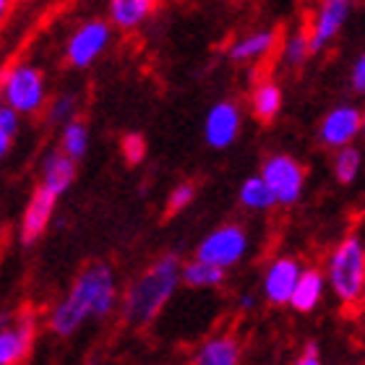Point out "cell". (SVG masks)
I'll use <instances>...</instances> for the list:
<instances>
[{"label": "cell", "instance_id": "obj_30", "mask_svg": "<svg viewBox=\"0 0 365 365\" xmlns=\"http://www.w3.org/2000/svg\"><path fill=\"white\" fill-rule=\"evenodd\" d=\"M295 365H324V360H321V352H319V344L305 342L303 352H300V358L295 360Z\"/></svg>", "mask_w": 365, "mask_h": 365}, {"label": "cell", "instance_id": "obj_11", "mask_svg": "<svg viewBox=\"0 0 365 365\" xmlns=\"http://www.w3.org/2000/svg\"><path fill=\"white\" fill-rule=\"evenodd\" d=\"M303 274V264L292 256H277L264 272L261 279V295L269 305H289L297 279Z\"/></svg>", "mask_w": 365, "mask_h": 365}, {"label": "cell", "instance_id": "obj_10", "mask_svg": "<svg viewBox=\"0 0 365 365\" xmlns=\"http://www.w3.org/2000/svg\"><path fill=\"white\" fill-rule=\"evenodd\" d=\"M363 133V110L355 105H336L331 107L319 125V141L327 149H342L350 146Z\"/></svg>", "mask_w": 365, "mask_h": 365}, {"label": "cell", "instance_id": "obj_22", "mask_svg": "<svg viewBox=\"0 0 365 365\" xmlns=\"http://www.w3.org/2000/svg\"><path fill=\"white\" fill-rule=\"evenodd\" d=\"M282 63L287 66V68H303L305 63H308V58L313 55V47H311V37H308V31L297 29L292 31V34H287V37L282 39Z\"/></svg>", "mask_w": 365, "mask_h": 365}, {"label": "cell", "instance_id": "obj_28", "mask_svg": "<svg viewBox=\"0 0 365 365\" xmlns=\"http://www.w3.org/2000/svg\"><path fill=\"white\" fill-rule=\"evenodd\" d=\"M19 118H21V113H16L8 102H3V99H0V130H6V133L16 136V133H19V125H21V120H19Z\"/></svg>", "mask_w": 365, "mask_h": 365}, {"label": "cell", "instance_id": "obj_7", "mask_svg": "<svg viewBox=\"0 0 365 365\" xmlns=\"http://www.w3.org/2000/svg\"><path fill=\"white\" fill-rule=\"evenodd\" d=\"M110 39H113V24L105 19H89L78 24L66 42V61L78 71L89 68L110 47Z\"/></svg>", "mask_w": 365, "mask_h": 365}, {"label": "cell", "instance_id": "obj_29", "mask_svg": "<svg viewBox=\"0 0 365 365\" xmlns=\"http://www.w3.org/2000/svg\"><path fill=\"white\" fill-rule=\"evenodd\" d=\"M350 89L360 97H365V53H360L355 58L350 68Z\"/></svg>", "mask_w": 365, "mask_h": 365}, {"label": "cell", "instance_id": "obj_2", "mask_svg": "<svg viewBox=\"0 0 365 365\" xmlns=\"http://www.w3.org/2000/svg\"><path fill=\"white\" fill-rule=\"evenodd\" d=\"M182 261L178 253H165L130 282L123 295V319L133 327H146L173 300L182 284Z\"/></svg>", "mask_w": 365, "mask_h": 365}, {"label": "cell", "instance_id": "obj_25", "mask_svg": "<svg viewBox=\"0 0 365 365\" xmlns=\"http://www.w3.org/2000/svg\"><path fill=\"white\" fill-rule=\"evenodd\" d=\"M76 113H78L76 94L63 91V94H58V97L47 105V123H53V125H66V123L76 120Z\"/></svg>", "mask_w": 365, "mask_h": 365}, {"label": "cell", "instance_id": "obj_27", "mask_svg": "<svg viewBox=\"0 0 365 365\" xmlns=\"http://www.w3.org/2000/svg\"><path fill=\"white\" fill-rule=\"evenodd\" d=\"M120 152L128 165H138L146 157V138L141 133H125L120 138Z\"/></svg>", "mask_w": 365, "mask_h": 365}, {"label": "cell", "instance_id": "obj_8", "mask_svg": "<svg viewBox=\"0 0 365 365\" xmlns=\"http://www.w3.org/2000/svg\"><path fill=\"white\" fill-rule=\"evenodd\" d=\"M352 8H355V0H321L311 19V26H308L313 55L327 50L342 34V29L350 21Z\"/></svg>", "mask_w": 365, "mask_h": 365}, {"label": "cell", "instance_id": "obj_15", "mask_svg": "<svg viewBox=\"0 0 365 365\" xmlns=\"http://www.w3.org/2000/svg\"><path fill=\"white\" fill-rule=\"evenodd\" d=\"M157 6L160 0H107V21L115 29L133 31L152 19Z\"/></svg>", "mask_w": 365, "mask_h": 365}, {"label": "cell", "instance_id": "obj_3", "mask_svg": "<svg viewBox=\"0 0 365 365\" xmlns=\"http://www.w3.org/2000/svg\"><path fill=\"white\" fill-rule=\"evenodd\" d=\"M327 284L342 305H358L365 297V243L360 235H344L327 256Z\"/></svg>", "mask_w": 365, "mask_h": 365}, {"label": "cell", "instance_id": "obj_21", "mask_svg": "<svg viewBox=\"0 0 365 365\" xmlns=\"http://www.w3.org/2000/svg\"><path fill=\"white\" fill-rule=\"evenodd\" d=\"M237 201L248 209V212H267L272 206H277V198H274L272 188L267 185V180L261 175H248L240 188H237Z\"/></svg>", "mask_w": 365, "mask_h": 365}, {"label": "cell", "instance_id": "obj_26", "mask_svg": "<svg viewBox=\"0 0 365 365\" xmlns=\"http://www.w3.org/2000/svg\"><path fill=\"white\" fill-rule=\"evenodd\" d=\"M196 198V185L193 182H180L175 188L170 190L168 196V214H180L185 212Z\"/></svg>", "mask_w": 365, "mask_h": 365}, {"label": "cell", "instance_id": "obj_35", "mask_svg": "<svg viewBox=\"0 0 365 365\" xmlns=\"http://www.w3.org/2000/svg\"><path fill=\"white\" fill-rule=\"evenodd\" d=\"M363 138H365V110H363Z\"/></svg>", "mask_w": 365, "mask_h": 365}, {"label": "cell", "instance_id": "obj_12", "mask_svg": "<svg viewBox=\"0 0 365 365\" xmlns=\"http://www.w3.org/2000/svg\"><path fill=\"white\" fill-rule=\"evenodd\" d=\"M37 319L31 311H21L19 319L0 329V365H19L31 350Z\"/></svg>", "mask_w": 365, "mask_h": 365}, {"label": "cell", "instance_id": "obj_4", "mask_svg": "<svg viewBox=\"0 0 365 365\" xmlns=\"http://www.w3.org/2000/svg\"><path fill=\"white\" fill-rule=\"evenodd\" d=\"M0 99L8 102L16 113L37 115L47 107V81L37 66L19 63L8 68L0 78Z\"/></svg>", "mask_w": 365, "mask_h": 365}, {"label": "cell", "instance_id": "obj_14", "mask_svg": "<svg viewBox=\"0 0 365 365\" xmlns=\"http://www.w3.org/2000/svg\"><path fill=\"white\" fill-rule=\"evenodd\" d=\"M279 47V34L274 29H256L237 37L227 47V58L232 63H261Z\"/></svg>", "mask_w": 365, "mask_h": 365}, {"label": "cell", "instance_id": "obj_18", "mask_svg": "<svg viewBox=\"0 0 365 365\" xmlns=\"http://www.w3.org/2000/svg\"><path fill=\"white\" fill-rule=\"evenodd\" d=\"M282 105H284V91L274 78H261L259 84H253L248 107L259 123H272L282 113Z\"/></svg>", "mask_w": 365, "mask_h": 365}, {"label": "cell", "instance_id": "obj_6", "mask_svg": "<svg viewBox=\"0 0 365 365\" xmlns=\"http://www.w3.org/2000/svg\"><path fill=\"white\" fill-rule=\"evenodd\" d=\"M267 185L272 188L274 198L279 206H292L300 201L305 190V168L292 154H269L259 173Z\"/></svg>", "mask_w": 365, "mask_h": 365}, {"label": "cell", "instance_id": "obj_23", "mask_svg": "<svg viewBox=\"0 0 365 365\" xmlns=\"http://www.w3.org/2000/svg\"><path fill=\"white\" fill-rule=\"evenodd\" d=\"M331 170H334L336 182H342V185H352V182L358 180L360 170H363V152H360L355 144L336 149L334 162H331Z\"/></svg>", "mask_w": 365, "mask_h": 365}, {"label": "cell", "instance_id": "obj_5", "mask_svg": "<svg viewBox=\"0 0 365 365\" xmlns=\"http://www.w3.org/2000/svg\"><path fill=\"white\" fill-rule=\"evenodd\" d=\"M248 248H251L248 230L237 222H227V225L214 227L209 235H204V240L196 248V259L209 261L214 267L232 269L245 259Z\"/></svg>", "mask_w": 365, "mask_h": 365}, {"label": "cell", "instance_id": "obj_32", "mask_svg": "<svg viewBox=\"0 0 365 365\" xmlns=\"http://www.w3.org/2000/svg\"><path fill=\"white\" fill-rule=\"evenodd\" d=\"M237 305H240L243 311H251L253 305H256V295H253V292H243V295H240V300H237Z\"/></svg>", "mask_w": 365, "mask_h": 365}, {"label": "cell", "instance_id": "obj_24", "mask_svg": "<svg viewBox=\"0 0 365 365\" xmlns=\"http://www.w3.org/2000/svg\"><path fill=\"white\" fill-rule=\"evenodd\" d=\"M61 152H66L71 160H84L89 152V128L84 120H71L61 125Z\"/></svg>", "mask_w": 365, "mask_h": 365}, {"label": "cell", "instance_id": "obj_33", "mask_svg": "<svg viewBox=\"0 0 365 365\" xmlns=\"http://www.w3.org/2000/svg\"><path fill=\"white\" fill-rule=\"evenodd\" d=\"M8 6H11V0H0V21L6 19V14H8Z\"/></svg>", "mask_w": 365, "mask_h": 365}, {"label": "cell", "instance_id": "obj_16", "mask_svg": "<svg viewBox=\"0 0 365 365\" xmlns=\"http://www.w3.org/2000/svg\"><path fill=\"white\" fill-rule=\"evenodd\" d=\"M243 347L235 334L209 336L193 355V365H240Z\"/></svg>", "mask_w": 365, "mask_h": 365}, {"label": "cell", "instance_id": "obj_9", "mask_svg": "<svg viewBox=\"0 0 365 365\" xmlns=\"http://www.w3.org/2000/svg\"><path fill=\"white\" fill-rule=\"evenodd\" d=\"M243 128V110L232 99H220L206 110L204 141L212 149H230Z\"/></svg>", "mask_w": 365, "mask_h": 365}, {"label": "cell", "instance_id": "obj_34", "mask_svg": "<svg viewBox=\"0 0 365 365\" xmlns=\"http://www.w3.org/2000/svg\"><path fill=\"white\" fill-rule=\"evenodd\" d=\"M6 324H11V313H0V329L6 327Z\"/></svg>", "mask_w": 365, "mask_h": 365}, {"label": "cell", "instance_id": "obj_1", "mask_svg": "<svg viewBox=\"0 0 365 365\" xmlns=\"http://www.w3.org/2000/svg\"><path fill=\"white\" fill-rule=\"evenodd\" d=\"M118 305L115 272L105 261H94L78 274L61 303L47 316V327L58 336L76 334L84 321L107 319Z\"/></svg>", "mask_w": 365, "mask_h": 365}, {"label": "cell", "instance_id": "obj_19", "mask_svg": "<svg viewBox=\"0 0 365 365\" xmlns=\"http://www.w3.org/2000/svg\"><path fill=\"white\" fill-rule=\"evenodd\" d=\"M73 180H76V160H71L61 149L47 154L42 162V185L63 196L73 185Z\"/></svg>", "mask_w": 365, "mask_h": 365}, {"label": "cell", "instance_id": "obj_13", "mask_svg": "<svg viewBox=\"0 0 365 365\" xmlns=\"http://www.w3.org/2000/svg\"><path fill=\"white\" fill-rule=\"evenodd\" d=\"M55 204H58V193H53V190L39 182L34 193H31L26 209H24L21 225H19V237H21L24 245H31L34 240L45 235L47 225L53 220Z\"/></svg>", "mask_w": 365, "mask_h": 365}, {"label": "cell", "instance_id": "obj_20", "mask_svg": "<svg viewBox=\"0 0 365 365\" xmlns=\"http://www.w3.org/2000/svg\"><path fill=\"white\" fill-rule=\"evenodd\" d=\"M182 284L190 289H214L222 287L225 279H227V269L214 267L209 261L193 259L188 264H182Z\"/></svg>", "mask_w": 365, "mask_h": 365}, {"label": "cell", "instance_id": "obj_17", "mask_svg": "<svg viewBox=\"0 0 365 365\" xmlns=\"http://www.w3.org/2000/svg\"><path fill=\"white\" fill-rule=\"evenodd\" d=\"M327 274L321 272V269H303L300 274V279H297V287L292 292V300H289V308L297 313H311L319 308V303L324 300L327 295Z\"/></svg>", "mask_w": 365, "mask_h": 365}, {"label": "cell", "instance_id": "obj_31", "mask_svg": "<svg viewBox=\"0 0 365 365\" xmlns=\"http://www.w3.org/2000/svg\"><path fill=\"white\" fill-rule=\"evenodd\" d=\"M11 144H14V136H11V133H6V130H0V160L8 154Z\"/></svg>", "mask_w": 365, "mask_h": 365}]
</instances>
